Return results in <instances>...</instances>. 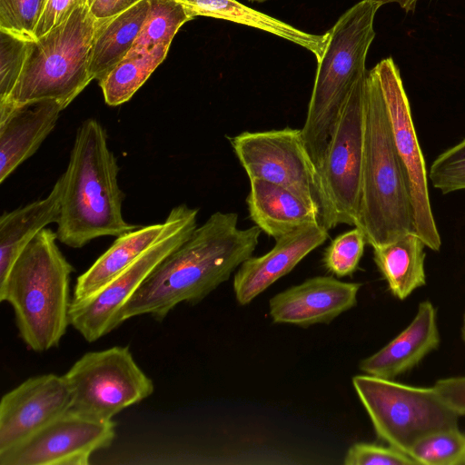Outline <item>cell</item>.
<instances>
[{
  "mask_svg": "<svg viewBox=\"0 0 465 465\" xmlns=\"http://www.w3.org/2000/svg\"><path fill=\"white\" fill-rule=\"evenodd\" d=\"M262 230L238 226L236 213L216 212L147 276L123 307L120 320L143 314L163 321L180 302L195 304L250 258Z\"/></svg>",
  "mask_w": 465,
  "mask_h": 465,
  "instance_id": "6da1fadb",
  "label": "cell"
},
{
  "mask_svg": "<svg viewBox=\"0 0 465 465\" xmlns=\"http://www.w3.org/2000/svg\"><path fill=\"white\" fill-rule=\"evenodd\" d=\"M119 166L99 121L78 127L64 177L56 236L81 248L103 236H119L136 229L123 215L124 193L118 183Z\"/></svg>",
  "mask_w": 465,
  "mask_h": 465,
  "instance_id": "7a4b0ae2",
  "label": "cell"
},
{
  "mask_svg": "<svg viewBox=\"0 0 465 465\" xmlns=\"http://www.w3.org/2000/svg\"><path fill=\"white\" fill-rule=\"evenodd\" d=\"M356 227L363 231L367 243L372 247L415 232L409 183L372 69L365 77L364 145Z\"/></svg>",
  "mask_w": 465,
  "mask_h": 465,
  "instance_id": "3957f363",
  "label": "cell"
},
{
  "mask_svg": "<svg viewBox=\"0 0 465 465\" xmlns=\"http://www.w3.org/2000/svg\"><path fill=\"white\" fill-rule=\"evenodd\" d=\"M56 240V232L51 229L41 231L0 284V301L12 306L19 336L36 352L57 347L70 325V275L74 267Z\"/></svg>",
  "mask_w": 465,
  "mask_h": 465,
  "instance_id": "277c9868",
  "label": "cell"
},
{
  "mask_svg": "<svg viewBox=\"0 0 465 465\" xmlns=\"http://www.w3.org/2000/svg\"><path fill=\"white\" fill-rule=\"evenodd\" d=\"M381 6L372 0H361L327 32V46L317 62L307 115L301 129L319 170L346 100L367 73V54L375 37L374 18Z\"/></svg>",
  "mask_w": 465,
  "mask_h": 465,
  "instance_id": "5b68a950",
  "label": "cell"
},
{
  "mask_svg": "<svg viewBox=\"0 0 465 465\" xmlns=\"http://www.w3.org/2000/svg\"><path fill=\"white\" fill-rule=\"evenodd\" d=\"M96 25L84 4L66 21L30 42L20 77L0 103L21 105L50 99L65 109L93 80L89 64Z\"/></svg>",
  "mask_w": 465,
  "mask_h": 465,
  "instance_id": "8992f818",
  "label": "cell"
},
{
  "mask_svg": "<svg viewBox=\"0 0 465 465\" xmlns=\"http://www.w3.org/2000/svg\"><path fill=\"white\" fill-rule=\"evenodd\" d=\"M249 180L281 185L314 208L326 230L338 225L333 203L301 129L242 132L228 138Z\"/></svg>",
  "mask_w": 465,
  "mask_h": 465,
  "instance_id": "52a82bcc",
  "label": "cell"
},
{
  "mask_svg": "<svg viewBox=\"0 0 465 465\" xmlns=\"http://www.w3.org/2000/svg\"><path fill=\"white\" fill-rule=\"evenodd\" d=\"M377 436L409 454L420 439L457 428L459 414L433 387H415L368 374L352 378Z\"/></svg>",
  "mask_w": 465,
  "mask_h": 465,
  "instance_id": "ba28073f",
  "label": "cell"
},
{
  "mask_svg": "<svg viewBox=\"0 0 465 465\" xmlns=\"http://www.w3.org/2000/svg\"><path fill=\"white\" fill-rule=\"evenodd\" d=\"M64 376L72 394L71 409L102 420H112L154 390L126 346L89 351Z\"/></svg>",
  "mask_w": 465,
  "mask_h": 465,
  "instance_id": "9c48e42d",
  "label": "cell"
},
{
  "mask_svg": "<svg viewBox=\"0 0 465 465\" xmlns=\"http://www.w3.org/2000/svg\"><path fill=\"white\" fill-rule=\"evenodd\" d=\"M173 221L167 232L147 252L104 288L77 302H71L69 321L88 342L122 324L120 312L153 269L183 244L197 227L198 209L183 203L172 209Z\"/></svg>",
  "mask_w": 465,
  "mask_h": 465,
  "instance_id": "30bf717a",
  "label": "cell"
},
{
  "mask_svg": "<svg viewBox=\"0 0 465 465\" xmlns=\"http://www.w3.org/2000/svg\"><path fill=\"white\" fill-rule=\"evenodd\" d=\"M372 71L381 88L395 147L409 183L415 232L425 246L440 251L441 240L431 211L428 172L400 71L391 57L381 60Z\"/></svg>",
  "mask_w": 465,
  "mask_h": 465,
  "instance_id": "8fae6325",
  "label": "cell"
},
{
  "mask_svg": "<svg viewBox=\"0 0 465 465\" xmlns=\"http://www.w3.org/2000/svg\"><path fill=\"white\" fill-rule=\"evenodd\" d=\"M366 74L355 84L346 100L320 168L336 212L338 224L356 226L358 223L364 145Z\"/></svg>",
  "mask_w": 465,
  "mask_h": 465,
  "instance_id": "7c38bea8",
  "label": "cell"
},
{
  "mask_svg": "<svg viewBox=\"0 0 465 465\" xmlns=\"http://www.w3.org/2000/svg\"><path fill=\"white\" fill-rule=\"evenodd\" d=\"M115 422L73 409L17 446L0 453V465H86L92 454L108 448Z\"/></svg>",
  "mask_w": 465,
  "mask_h": 465,
  "instance_id": "4fadbf2b",
  "label": "cell"
},
{
  "mask_svg": "<svg viewBox=\"0 0 465 465\" xmlns=\"http://www.w3.org/2000/svg\"><path fill=\"white\" fill-rule=\"evenodd\" d=\"M72 407L64 376L31 377L6 392L0 402V453L22 443Z\"/></svg>",
  "mask_w": 465,
  "mask_h": 465,
  "instance_id": "5bb4252c",
  "label": "cell"
},
{
  "mask_svg": "<svg viewBox=\"0 0 465 465\" xmlns=\"http://www.w3.org/2000/svg\"><path fill=\"white\" fill-rule=\"evenodd\" d=\"M358 282L332 276H317L292 286L271 298L270 315L276 323L307 327L329 323L357 303Z\"/></svg>",
  "mask_w": 465,
  "mask_h": 465,
  "instance_id": "9a60e30c",
  "label": "cell"
},
{
  "mask_svg": "<svg viewBox=\"0 0 465 465\" xmlns=\"http://www.w3.org/2000/svg\"><path fill=\"white\" fill-rule=\"evenodd\" d=\"M322 225L299 228L275 240L273 248L258 257L251 256L233 278L237 302L246 305L277 280L289 273L305 256L328 238Z\"/></svg>",
  "mask_w": 465,
  "mask_h": 465,
  "instance_id": "2e32d148",
  "label": "cell"
},
{
  "mask_svg": "<svg viewBox=\"0 0 465 465\" xmlns=\"http://www.w3.org/2000/svg\"><path fill=\"white\" fill-rule=\"evenodd\" d=\"M55 100L21 105L0 103V183L30 158L54 130L61 112Z\"/></svg>",
  "mask_w": 465,
  "mask_h": 465,
  "instance_id": "e0dca14e",
  "label": "cell"
},
{
  "mask_svg": "<svg viewBox=\"0 0 465 465\" xmlns=\"http://www.w3.org/2000/svg\"><path fill=\"white\" fill-rule=\"evenodd\" d=\"M440 341L436 309L430 301H423L411 323L384 347L363 359L360 369L368 375L393 380L418 365Z\"/></svg>",
  "mask_w": 465,
  "mask_h": 465,
  "instance_id": "ac0fdd59",
  "label": "cell"
},
{
  "mask_svg": "<svg viewBox=\"0 0 465 465\" xmlns=\"http://www.w3.org/2000/svg\"><path fill=\"white\" fill-rule=\"evenodd\" d=\"M246 203L254 224L275 240L302 227L322 226L314 208L288 189L263 179H250Z\"/></svg>",
  "mask_w": 465,
  "mask_h": 465,
  "instance_id": "d6986e66",
  "label": "cell"
},
{
  "mask_svg": "<svg viewBox=\"0 0 465 465\" xmlns=\"http://www.w3.org/2000/svg\"><path fill=\"white\" fill-rule=\"evenodd\" d=\"M173 221L171 210L163 223L139 226L117 236L113 244L77 278L72 302L84 300L108 284L154 245L170 229Z\"/></svg>",
  "mask_w": 465,
  "mask_h": 465,
  "instance_id": "ffe728a7",
  "label": "cell"
},
{
  "mask_svg": "<svg viewBox=\"0 0 465 465\" xmlns=\"http://www.w3.org/2000/svg\"><path fill=\"white\" fill-rule=\"evenodd\" d=\"M62 174L44 199L32 202L0 217V284L27 244L48 224L57 223L64 191Z\"/></svg>",
  "mask_w": 465,
  "mask_h": 465,
  "instance_id": "44dd1931",
  "label": "cell"
},
{
  "mask_svg": "<svg viewBox=\"0 0 465 465\" xmlns=\"http://www.w3.org/2000/svg\"><path fill=\"white\" fill-rule=\"evenodd\" d=\"M193 15L207 16L251 26L298 45L321 59L327 46L328 34L314 35L282 20L254 10L237 0H177Z\"/></svg>",
  "mask_w": 465,
  "mask_h": 465,
  "instance_id": "7402d4cb",
  "label": "cell"
},
{
  "mask_svg": "<svg viewBox=\"0 0 465 465\" xmlns=\"http://www.w3.org/2000/svg\"><path fill=\"white\" fill-rule=\"evenodd\" d=\"M149 0L97 22L90 55L92 79L101 82L131 51L148 15Z\"/></svg>",
  "mask_w": 465,
  "mask_h": 465,
  "instance_id": "603a6c76",
  "label": "cell"
},
{
  "mask_svg": "<svg viewBox=\"0 0 465 465\" xmlns=\"http://www.w3.org/2000/svg\"><path fill=\"white\" fill-rule=\"evenodd\" d=\"M425 244L411 232L395 241L372 247L374 262L388 283L391 294L404 300L425 285Z\"/></svg>",
  "mask_w": 465,
  "mask_h": 465,
  "instance_id": "cb8c5ba5",
  "label": "cell"
},
{
  "mask_svg": "<svg viewBox=\"0 0 465 465\" xmlns=\"http://www.w3.org/2000/svg\"><path fill=\"white\" fill-rule=\"evenodd\" d=\"M169 47L161 45L143 54H127L99 82L105 103L118 106L129 101L165 59Z\"/></svg>",
  "mask_w": 465,
  "mask_h": 465,
  "instance_id": "d4e9b609",
  "label": "cell"
},
{
  "mask_svg": "<svg viewBox=\"0 0 465 465\" xmlns=\"http://www.w3.org/2000/svg\"><path fill=\"white\" fill-rule=\"evenodd\" d=\"M145 23L128 54H143L173 38L194 15L177 0H149Z\"/></svg>",
  "mask_w": 465,
  "mask_h": 465,
  "instance_id": "484cf974",
  "label": "cell"
},
{
  "mask_svg": "<svg viewBox=\"0 0 465 465\" xmlns=\"http://www.w3.org/2000/svg\"><path fill=\"white\" fill-rule=\"evenodd\" d=\"M409 455L423 465H465V433L457 428L435 431L414 444Z\"/></svg>",
  "mask_w": 465,
  "mask_h": 465,
  "instance_id": "4316f807",
  "label": "cell"
},
{
  "mask_svg": "<svg viewBox=\"0 0 465 465\" xmlns=\"http://www.w3.org/2000/svg\"><path fill=\"white\" fill-rule=\"evenodd\" d=\"M367 243L363 231L353 229L337 236L327 247L323 262L326 269L338 277L352 274L358 268Z\"/></svg>",
  "mask_w": 465,
  "mask_h": 465,
  "instance_id": "83f0119b",
  "label": "cell"
},
{
  "mask_svg": "<svg viewBox=\"0 0 465 465\" xmlns=\"http://www.w3.org/2000/svg\"><path fill=\"white\" fill-rule=\"evenodd\" d=\"M48 0H0V30L24 40H35V32Z\"/></svg>",
  "mask_w": 465,
  "mask_h": 465,
  "instance_id": "f1b7e54d",
  "label": "cell"
},
{
  "mask_svg": "<svg viewBox=\"0 0 465 465\" xmlns=\"http://www.w3.org/2000/svg\"><path fill=\"white\" fill-rule=\"evenodd\" d=\"M428 177L443 194L465 190V138L437 156Z\"/></svg>",
  "mask_w": 465,
  "mask_h": 465,
  "instance_id": "f546056e",
  "label": "cell"
},
{
  "mask_svg": "<svg viewBox=\"0 0 465 465\" xmlns=\"http://www.w3.org/2000/svg\"><path fill=\"white\" fill-rule=\"evenodd\" d=\"M29 41L0 30V101L9 97L25 65Z\"/></svg>",
  "mask_w": 465,
  "mask_h": 465,
  "instance_id": "4dcf8cb0",
  "label": "cell"
},
{
  "mask_svg": "<svg viewBox=\"0 0 465 465\" xmlns=\"http://www.w3.org/2000/svg\"><path fill=\"white\" fill-rule=\"evenodd\" d=\"M346 465H417L407 453L391 446L357 442L351 445L344 458Z\"/></svg>",
  "mask_w": 465,
  "mask_h": 465,
  "instance_id": "1f68e13d",
  "label": "cell"
},
{
  "mask_svg": "<svg viewBox=\"0 0 465 465\" xmlns=\"http://www.w3.org/2000/svg\"><path fill=\"white\" fill-rule=\"evenodd\" d=\"M84 4L86 0H48L35 28V40L66 21Z\"/></svg>",
  "mask_w": 465,
  "mask_h": 465,
  "instance_id": "d6a6232c",
  "label": "cell"
},
{
  "mask_svg": "<svg viewBox=\"0 0 465 465\" xmlns=\"http://www.w3.org/2000/svg\"><path fill=\"white\" fill-rule=\"evenodd\" d=\"M434 388L451 409L459 415H465V376L438 380Z\"/></svg>",
  "mask_w": 465,
  "mask_h": 465,
  "instance_id": "836d02e7",
  "label": "cell"
},
{
  "mask_svg": "<svg viewBox=\"0 0 465 465\" xmlns=\"http://www.w3.org/2000/svg\"><path fill=\"white\" fill-rule=\"evenodd\" d=\"M142 0H86L89 12L97 22L108 20Z\"/></svg>",
  "mask_w": 465,
  "mask_h": 465,
  "instance_id": "e575fe53",
  "label": "cell"
},
{
  "mask_svg": "<svg viewBox=\"0 0 465 465\" xmlns=\"http://www.w3.org/2000/svg\"><path fill=\"white\" fill-rule=\"evenodd\" d=\"M381 5L390 3L398 4L406 12L414 11L419 0H372Z\"/></svg>",
  "mask_w": 465,
  "mask_h": 465,
  "instance_id": "d590c367",
  "label": "cell"
},
{
  "mask_svg": "<svg viewBox=\"0 0 465 465\" xmlns=\"http://www.w3.org/2000/svg\"><path fill=\"white\" fill-rule=\"evenodd\" d=\"M461 336L465 342V312H464L463 319H462Z\"/></svg>",
  "mask_w": 465,
  "mask_h": 465,
  "instance_id": "8d00e7d4",
  "label": "cell"
},
{
  "mask_svg": "<svg viewBox=\"0 0 465 465\" xmlns=\"http://www.w3.org/2000/svg\"><path fill=\"white\" fill-rule=\"evenodd\" d=\"M251 1H252V2H260V3H262V2H264V1H267V0H251Z\"/></svg>",
  "mask_w": 465,
  "mask_h": 465,
  "instance_id": "74e56055",
  "label": "cell"
}]
</instances>
